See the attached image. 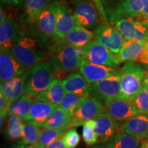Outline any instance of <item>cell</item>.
Returning a JSON list of instances; mask_svg holds the SVG:
<instances>
[{
  "label": "cell",
  "mask_w": 148,
  "mask_h": 148,
  "mask_svg": "<svg viewBox=\"0 0 148 148\" xmlns=\"http://www.w3.org/2000/svg\"><path fill=\"white\" fill-rule=\"evenodd\" d=\"M46 42L38 34L26 30L18 31L11 51L22 65L28 70L47 58L49 46L46 47Z\"/></svg>",
  "instance_id": "cell-1"
},
{
  "label": "cell",
  "mask_w": 148,
  "mask_h": 148,
  "mask_svg": "<svg viewBox=\"0 0 148 148\" xmlns=\"http://www.w3.org/2000/svg\"><path fill=\"white\" fill-rule=\"evenodd\" d=\"M47 62L55 70L69 72L78 69L83 60L84 47L62 45L54 42L49 45Z\"/></svg>",
  "instance_id": "cell-2"
},
{
  "label": "cell",
  "mask_w": 148,
  "mask_h": 148,
  "mask_svg": "<svg viewBox=\"0 0 148 148\" xmlns=\"http://www.w3.org/2000/svg\"><path fill=\"white\" fill-rule=\"evenodd\" d=\"M106 12L111 25L122 18L148 25V0H120Z\"/></svg>",
  "instance_id": "cell-3"
},
{
  "label": "cell",
  "mask_w": 148,
  "mask_h": 148,
  "mask_svg": "<svg viewBox=\"0 0 148 148\" xmlns=\"http://www.w3.org/2000/svg\"><path fill=\"white\" fill-rule=\"evenodd\" d=\"M56 77V70L48 62H42L27 70L25 93L36 97L50 86Z\"/></svg>",
  "instance_id": "cell-4"
},
{
  "label": "cell",
  "mask_w": 148,
  "mask_h": 148,
  "mask_svg": "<svg viewBox=\"0 0 148 148\" xmlns=\"http://www.w3.org/2000/svg\"><path fill=\"white\" fill-rule=\"evenodd\" d=\"M145 69L140 64L127 62L120 70L121 75V96L132 100L143 88Z\"/></svg>",
  "instance_id": "cell-5"
},
{
  "label": "cell",
  "mask_w": 148,
  "mask_h": 148,
  "mask_svg": "<svg viewBox=\"0 0 148 148\" xmlns=\"http://www.w3.org/2000/svg\"><path fill=\"white\" fill-rule=\"evenodd\" d=\"M103 105L101 100L94 97H86L83 99L74 113L69 127L83 125L92 121L103 113Z\"/></svg>",
  "instance_id": "cell-6"
},
{
  "label": "cell",
  "mask_w": 148,
  "mask_h": 148,
  "mask_svg": "<svg viewBox=\"0 0 148 148\" xmlns=\"http://www.w3.org/2000/svg\"><path fill=\"white\" fill-rule=\"evenodd\" d=\"M82 58L92 63L114 68L120 64L116 55L95 40L84 46Z\"/></svg>",
  "instance_id": "cell-7"
},
{
  "label": "cell",
  "mask_w": 148,
  "mask_h": 148,
  "mask_svg": "<svg viewBox=\"0 0 148 148\" xmlns=\"http://www.w3.org/2000/svg\"><path fill=\"white\" fill-rule=\"evenodd\" d=\"M103 113L116 121H126L138 114L132 100L121 97L104 101Z\"/></svg>",
  "instance_id": "cell-8"
},
{
  "label": "cell",
  "mask_w": 148,
  "mask_h": 148,
  "mask_svg": "<svg viewBox=\"0 0 148 148\" xmlns=\"http://www.w3.org/2000/svg\"><path fill=\"white\" fill-rule=\"evenodd\" d=\"M95 40L115 55L119 54L125 39L115 27L100 24L93 30Z\"/></svg>",
  "instance_id": "cell-9"
},
{
  "label": "cell",
  "mask_w": 148,
  "mask_h": 148,
  "mask_svg": "<svg viewBox=\"0 0 148 148\" xmlns=\"http://www.w3.org/2000/svg\"><path fill=\"white\" fill-rule=\"evenodd\" d=\"M73 12L77 26L94 30L100 25L99 12L94 3L88 0H77Z\"/></svg>",
  "instance_id": "cell-10"
},
{
  "label": "cell",
  "mask_w": 148,
  "mask_h": 148,
  "mask_svg": "<svg viewBox=\"0 0 148 148\" xmlns=\"http://www.w3.org/2000/svg\"><path fill=\"white\" fill-rule=\"evenodd\" d=\"M56 3V32L55 38L60 39L68 34L77 26L74 12L62 1Z\"/></svg>",
  "instance_id": "cell-11"
},
{
  "label": "cell",
  "mask_w": 148,
  "mask_h": 148,
  "mask_svg": "<svg viewBox=\"0 0 148 148\" xmlns=\"http://www.w3.org/2000/svg\"><path fill=\"white\" fill-rule=\"evenodd\" d=\"M91 96L104 101L119 97L121 96L120 73L92 84Z\"/></svg>",
  "instance_id": "cell-12"
},
{
  "label": "cell",
  "mask_w": 148,
  "mask_h": 148,
  "mask_svg": "<svg viewBox=\"0 0 148 148\" xmlns=\"http://www.w3.org/2000/svg\"><path fill=\"white\" fill-rule=\"evenodd\" d=\"M121 33L125 40L137 42L148 40V25L130 20H116L112 24Z\"/></svg>",
  "instance_id": "cell-13"
},
{
  "label": "cell",
  "mask_w": 148,
  "mask_h": 148,
  "mask_svg": "<svg viewBox=\"0 0 148 148\" xmlns=\"http://www.w3.org/2000/svg\"><path fill=\"white\" fill-rule=\"evenodd\" d=\"M27 71L21 64L11 49L0 52V81L2 83L13 77L23 75Z\"/></svg>",
  "instance_id": "cell-14"
},
{
  "label": "cell",
  "mask_w": 148,
  "mask_h": 148,
  "mask_svg": "<svg viewBox=\"0 0 148 148\" xmlns=\"http://www.w3.org/2000/svg\"><path fill=\"white\" fill-rule=\"evenodd\" d=\"M79 70L81 75L91 84L120 73L114 67L94 64L86 60H82Z\"/></svg>",
  "instance_id": "cell-15"
},
{
  "label": "cell",
  "mask_w": 148,
  "mask_h": 148,
  "mask_svg": "<svg viewBox=\"0 0 148 148\" xmlns=\"http://www.w3.org/2000/svg\"><path fill=\"white\" fill-rule=\"evenodd\" d=\"M38 34L46 41L47 38L55 37L56 3L51 1L47 7L39 14L36 23Z\"/></svg>",
  "instance_id": "cell-16"
},
{
  "label": "cell",
  "mask_w": 148,
  "mask_h": 148,
  "mask_svg": "<svg viewBox=\"0 0 148 148\" xmlns=\"http://www.w3.org/2000/svg\"><path fill=\"white\" fill-rule=\"evenodd\" d=\"M120 123L107 114L102 113L94 119V131L97 136L98 142H108L119 130Z\"/></svg>",
  "instance_id": "cell-17"
},
{
  "label": "cell",
  "mask_w": 148,
  "mask_h": 148,
  "mask_svg": "<svg viewBox=\"0 0 148 148\" xmlns=\"http://www.w3.org/2000/svg\"><path fill=\"white\" fill-rule=\"evenodd\" d=\"M119 130L139 139H146L148 136V114H137L125 121Z\"/></svg>",
  "instance_id": "cell-18"
},
{
  "label": "cell",
  "mask_w": 148,
  "mask_h": 148,
  "mask_svg": "<svg viewBox=\"0 0 148 148\" xmlns=\"http://www.w3.org/2000/svg\"><path fill=\"white\" fill-rule=\"evenodd\" d=\"M26 73L1 83V94L8 101L10 104L25 93Z\"/></svg>",
  "instance_id": "cell-19"
},
{
  "label": "cell",
  "mask_w": 148,
  "mask_h": 148,
  "mask_svg": "<svg viewBox=\"0 0 148 148\" xmlns=\"http://www.w3.org/2000/svg\"><path fill=\"white\" fill-rule=\"evenodd\" d=\"M57 106L45 101L35 100L29 113L24 122H29L41 127L57 108Z\"/></svg>",
  "instance_id": "cell-20"
},
{
  "label": "cell",
  "mask_w": 148,
  "mask_h": 148,
  "mask_svg": "<svg viewBox=\"0 0 148 148\" xmlns=\"http://www.w3.org/2000/svg\"><path fill=\"white\" fill-rule=\"evenodd\" d=\"M66 92H71L82 97L91 96L92 84L78 73H71L62 80Z\"/></svg>",
  "instance_id": "cell-21"
},
{
  "label": "cell",
  "mask_w": 148,
  "mask_h": 148,
  "mask_svg": "<svg viewBox=\"0 0 148 148\" xmlns=\"http://www.w3.org/2000/svg\"><path fill=\"white\" fill-rule=\"evenodd\" d=\"M95 40L93 32L82 26H76L63 38L56 39L55 42L62 45L84 47Z\"/></svg>",
  "instance_id": "cell-22"
},
{
  "label": "cell",
  "mask_w": 148,
  "mask_h": 148,
  "mask_svg": "<svg viewBox=\"0 0 148 148\" xmlns=\"http://www.w3.org/2000/svg\"><path fill=\"white\" fill-rule=\"evenodd\" d=\"M18 33L17 22L14 18L6 15L0 24V49L1 51L11 49L12 44Z\"/></svg>",
  "instance_id": "cell-23"
},
{
  "label": "cell",
  "mask_w": 148,
  "mask_h": 148,
  "mask_svg": "<svg viewBox=\"0 0 148 148\" xmlns=\"http://www.w3.org/2000/svg\"><path fill=\"white\" fill-rule=\"evenodd\" d=\"M65 94L66 90L62 80L59 78H55L50 86L37 96L36 99L59 106Z\"/></svg>",
  "instance_id": "cell-24"
},
{
  "label": "cell",
  "mask_w": 148,
  "mask_h": 148,
  "mask_svg": "<svg viewBox=\"0 0 148 148\" xmlns=\"http://www.w3.org/2000/svg\"><path fill=\"white\" fill-rule=\"evenodd\" d=\"M145 42H137L125 40L119 54L116 55L119 63L123 62L137 61L143 50Z\"/></svg>",
  "instance_id": "cell-25"
},
{
  "label": "cell",
  "mask_w": 148,
  "mask_h": 148,
  "mask_svg": "<svg viewBox=\"0 0 148 148\" xmlns=\"http://www.w3.org/2000/svg\"><path fill=\"white\" fill-rule=\"evenodd\" d=\"M34 101V98L24 93L21 97L10 103L8 110V114L9 116L12 114L17 115L24 121L28 116Z\"/></svg>",
  "instance_id": "cell-26"
},
{
  "label": "cell",
  "mask_w": 148,
  "mask_h": 148,
  "mask_svg": "<svg viewBox=\"0 0 148 148\" xmlns=\"http://www.w3.org/2000/svg\"><path fill=\"white\" fill-rule=\"evenodd\" d=\"M73 116L66 112L60 106H58L48 119L41 126L42 128L59 129L69 127Z\"/></svg>",
  "instance_id": "cell-27"
},
{
  "label": "cell",
  "mask_w": 148,
  "mask_h": 148,
  "mask_svg": "<svg viewBox=\"0 0 148 148\" xmlns=\"http://www.w3.org/2000/svg\"><path fill=\"white\" fill-rule=\"evenodd\" d=\"M143 140L125 132H120L109 140L106 148H140Z\"/></svg>",
  "instance_id": "cell-28"
},
{
  "label": "cell",
  "mask_w": 148,
  "mask_h": 148,
  "mask_svg": "<svg viewBox=\"0 0 148 148\" xmlns=\"http://www.w3.org/2000/svg\"><path fill=\"white\" fill-rule=\"evenodd\" d=\"M69 128V127H64L59 129L42 128L38 141L32 146L34 148H46L55 140L62 137Z\"/></svg>",
  "instance_id": "cell-29"
},
{
  "label": "cell",
  "mask_w": 148,
  "mask_h": 148,
  "mask_svg": "<svg viewBox=\"0 0 148 148\" xmlns=\"http://www.w3.org/2000/svg\"><path fill=\"white\" fill-rule=\"evenodd\" d=\"M51 0H24L25 15L30 24L36 23L37 18Z\"/></svg>",
  "instance_id": "cell-30"
},
{
  "label": "cell",
  "mask_w": 148,
  "mask_h": 148,
  "mask_svg": "<svg viewBox=\"0 0 148 148\" xmlns=\"http://www.w3.org/2000/svg\"><path fill=\"white\" fill-rule=\"evenodd\" d=\"M40 127L25 122L23 124L21 143L26 145H33L38 141L40 134Z\"/></svg>",
  "instance_id": "cell-31"
},
{
  "label": "cell",
  "mask_w": 148,
  "mask_h": 148,
  "mask_svg": "<svg viewBox=\"0 0 148 148\" xmlns=\"http://www.w3.org/2000/svg\"><path fill=\"white\" fill-rule=\"evenodd\" d=\"M23 120L17 115H10L8 121L7 134L8 137L12 140L21 138L23 127Z\"/></svg>",
  "instance_id": "cell-32"
},
{
  "label": "cell",
  "mask_w": 148,
  "mask_h": 148,
  "mask_svg": "<svg viewBox=\"0 0 148 148\" xmlns=\"http://www.w3.org/2000/svg\"><path fill=\"white\" fill-rule=\"evenodd\" d=\"M84 97H82V96L75 93H71V92H66L64 97L59 106H60L70 115L73 116L75 110L78 108Z\"/></svg>",
  "instance_id": "cell-33"
},
{
  "label": "cell",
  "mask_w": 148,
  "mask_h": 148,
  "mask_svg": "<svg viewBox=\"0 0 148 148\" xmlns=\"http://www.w3.org/2000/svg\"><path fill=\"white\" fill-rule=\"evenodd\" d=\"M132 101L138 113L148 114V89L142 88Z\"/></svg>",
  "instance_id": "cell-34"
},
{
  "label": "cell",
  "mask_w": 148,
  "mask_h": 148,
  "mask_svg": "<svg viewBox=\"0 0 148 148\" xmlns=\"http://www.w3.org/2000/svg\"><path fill=\"white\" fill-rule=\"evenodd\" d=\"M94 120L86 122L83 125L82 137L87 145H94L98 142L97 136L94 131Z\"/></svg>",
  "instance_id": "cell-35"
},
{
  "label": "cell",
  "mask_w": 148,
  "mask_h": 148,
  "mask_svg": "<svg viewBox=\"0 0 148 148\" xmlns=\"http://www.w3.org/2000/svg\"><path fill=\"white\" fill-rule=\"evenodd\" d=\"M62 138L67 148H75L80 141V136L75 128L67 130Z\"/></svg>",
  "instance_id": "cell-36"
},
{
  "label": "cell",
  "mask_w": 148,
  "mask_h": 148,
  "mask_svg": "<svg viewBox=\"0 0 148 148\" xmlns=\"http://www.w3.org/2000/svg\"><path fill=\"white\" fill-rule=\"evenodd\" d=\"M92 2L94 3L95 6L99 12V16H100L101 21H103V24L106 25H110L109 23L108 16H107L106 10H105L104 5L103 3V0H91Z\"/></svg>",
  "instance_id": "cell-37"
},
{
  "label": "cell",
  "mask_w": 148,
  "mask_h": 148,
  "mask_svg": "<svg viewBox=\"0 0 148 148\" xmlns=\"http://www.w3.org/2000/svg\"><path fill=\"white\" fill-rule=\"evenodd\" d=\"M10 106V103L3 96L0 94V112H1V116L3 118L8 114V110Z\"/></svg>",
  "instance_id": "cell-38"
},
{
  "label": "cell",
  "mask_w": 148,
  "mask_h": 148,
  "mask_svg": "<svg viewBox=\"0 0 148 148\" xmlns=\"http://www.w3.org/2000/svg\"><path fill=\"white\" fill-rule=\"evenodd\" d=\"M46 148H67V147L64 143L63 138L61 137L48 145Z\"/></svg>",
  "instance_id": "cell-39"
},
{
  "label": "cell",
  "mask_w": 148,
  "mask_h": 148,
  "mask_svg": "<svg viewBox=\"0 0 148 148\" xmlns=\"http://www.w3.org/2000/svg\"><path fill=\"white\" fill-rule=\"evenodd\" d=\"M1 1H3V2L5 3L8 5L17 6V5H21L24 0H1Z\"/></svg>",
  "instance_id": "cell-40"
},
{
  "label": "cell",
  "mask_w": 148,
  "mask_h": 148,
  "mask_svg": "<svg viewBox=\"0 0 148 148\" xmlns=\"http://www.w3.org/2000/svg\"><path fill=\"white\" fill-rule=\"evenodd\" d=\"M119 1H120V0H103V5H104L105 10H106L107 8Z\"/></svg>",
  "instance_id": "cell-41"
},
{
  "label": "cell",
  "mask_w": 148,
  "mask_h": 148,
  "mask_svg": "<svg viewBox=\"0 0 148 148\" xmlns=\"http://www.w3.org/2000/svg\"><path fill=\"white\" fill-rule=\"evenodd\" d=\"M9 148H31V145H24L23 143H18L16 144L12 147H9Z\"/></svg>",
  "instance_id": "cell-42"
},
{
  "label": "cell",
  "mask_w": 148,
  "mask_h": 148,
  "mask_svg": "<svg viewBox=\"0 0 148 148\" xmlns=\"http://www.w3.org/2000/svg\"><path fill=\"white\" fill-rule=\"evenodd\" d=\"M143 87L148 89V73H146L145 75V77H144Z\"/></svg>",
  "instance_id": "cell-43"
},
{
  "label": "cell",
  "mask_w": 148,
  "mask_h": 148,
  "mask_svg": "<svg viewBox=\"0 0 148 148\" xmlns=\"http://www.w3.org/2000/svg\"><path fill=\"white\" fill-rule=\"evenodd\" d=\"M140 148H148V140L145 139L143 140Z\"/></svg>",
  "instance_id": "cell-44"
},
{
  "label": "cell",
  "mask_w": 148,
  "mask_h": 148,
  "mask_svg": "<svg viewBox=\"0 0 148 148\" xmlns=\"http://www.w3.org/2000/svg\"><path fill=\"white\" fill-rule=\"evenodd\" d=\"M90 148H106V146L104 145H95V146H92V147Z\"/></svg>",
  "instance_id": "cell-45"
},
{
  "label": "cell",
  "mask_w": 148,
  "mask_h": 148,
  "mask_svg": "<svg viewBox=\"0 0 148 148\" xmlns=\"http://www.w3.org/2000/svg\"><path fill=\"white\" fill-rule=\"evenodd\" d=\"M145 43H146V44H147V45H148V40H147V41H146V42H145Z\"/></svg>",
  "instance_id": "cell-46"
},
{
  "label": "cell",
  "mask_w": 148,
  "mask_h": 148,
  "mask_svg": "<svg viewBox=\"0 0 148 148\" xmlns=\"http://www.w3.org/2000/svg\"><path fill=\"white\" fill-rule=\"evenodd\" d=\"M145 140H148V136H147V137L146 138V139H145Z\"/></svg>",
  "instance_id": "cell-47"
},
{
  "label": "cell",
  "mask_w": 148,
  "mask_h": 148,
  "mask_svg": "<svg viewBox=\"0 0 148 148\" xmlns=\"http://www.w3.org/2000/svg\"><path fill=\"white\" fill-rule=\"evenodd\" d=\"M31 148H34V147H33V146L32 145H31Z\"/></svg>",
  "instance_id": "cell-48"
}]
</instances>
